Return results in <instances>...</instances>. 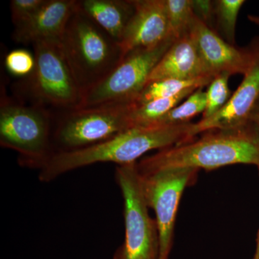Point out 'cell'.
Masks as SVG:
<instances>
[{"label": "cell", "mask_w": 259, "mask_h": 259, "mask_svg": "<svg viewBox=\"0 0 259 259\" xmlns=\"http://www.w3.org/2000/svg\"><path fill=\"white\" fill-rule=\"evenodd\" d=\"M194 124L137 127L126 130L106 141L90 147L57 153L39 170V180H55L68 172L98 163H115L117 166L134 163L143 155L155 149H165L190 142Z\"/></svg>", "instance_id": "cell-1"}, {"label": "cell", "mask_w": 259, "mask_h": 259, "mask_svg": "<svg viewBox=\"0 0 259 259\" xmlns=\"http://www.w3.org/2000/svg\"><path fill=\"white\" fill-rule=\"evenodd\" d=\"M239 163L259 168V130L251 121L242 127L206 131L199 139L160 150L137 166L141 171L169 167L213 170Z\"/></svg>", "instance_id": "cell-2"}, {"label": "cell", "mask_w": 259, "mask_h": 259, "mask_svg": "<svg viewBox=\"0 0 259 259\" xmlns=\"http://www.w3.org/2000/svg\"><path fill=\"white\" fill-rule=\"evenodd\" d=\"M60 45L83 95L105 79L123 59L119 42L79 10L77 4Z\"/></svg>", "instance_id": "cell-3"}, {"label": "cell", "mask_w": 259, "mask_h": 259, "mask_svg": "<svg viewBox=\"0 0 259 259\" xmlns=\"http://www.w3.org/2000/svg\"><path fill=\"white\" fill-rule=\"evenodd\" d=\"M135 103L110 102L69 110L54 124L53 156L101 144L131 128Z\"/></svg>", "instance_id": "cell-4"}, {"label": "cell", "mask_w": 259, "mask_h": 259, "mask_svg": "<svg viewBox=\"0 0 259 259\" xmlns=\"http://www.w3.org/2000/svg\"><path fill=\"white\" fill-rule=\"evenodd\" d=\"M54 123L41 105H25L2 99L0 145L18 153L20 166L40 170L53 156Z\"/></svg>", "instance_id": "cell-5"}, {"label": "cell", "mask_w": 259, "mask_h": 259, "mask_svg": "<svg viewBox=\"0 0 259 259\" xmlns=\"http://www.w3.org/2000/svg\"><path fill=\"white\" fill-rule=\"evenodd\" d=\"M115 180L123 199L125 238L112 259H160L157 222L150 215L137 162L116 167Z\"/></svg>", "instance_id": "cell-6"}, {"label": "cell", "mask_w": 259, "mask_h": 259, "mask_svg": "<svg viewBox=\"0 0 259 259\" xmlns=\"http://www.w3.org/2000/svg\"><path fill=\"white\" fill-rule=\"evenodd\" d=\"M35 64L28 76V93L35 105L67 110L81 107L83 94L61 49L60 40L32 44Z\"/></svg>", "instance_id": "cell-7"}, {"label": "cell", "mask_w": 259, "mask_h": 259, "mask_svg": "<svg viewBox=\"0 0 259 259\" xmlns=\"http://www.w3.org/2000/svg\"><path fill=\"white\" fill-rule=\"evenodd\" d=\"M139 170L141 188L148 207L156 214L160 239V259H169L177 210L184 191L194 183L199 169L169 167Z\"/></svg>", "instance_id": "cell-8"}, {"label": "cell", "mask_w": 259, "mask_h": 259, "mask_svg": "<svg viewBox=\"0 0 259 259\" xmlns=\"http://www.w3.org/2000/svg\"><path fill=\"white\" fill-rule=\"evenodd\" d=\"M175 41L169 38L152 49H137L126 54L105 79L83 95L79 108L136 102L155 66Z\"/></svg>", "instance_id": "cell-9"}, {"label": "cell", "mask_w": 259, "mask_h": 259, "mask_svg": "<svg viewBox=\"0 0 259 259\" xmlns=\"http://www.w3.org/2000/svg\"><path fill=\"white\" fill-rule=\"evenodd\" d=\"M247 47L250 64L241 83L221 111L194 124V138L211 130L235 128L250 122V114L259 100V36L253 37Z\"/></svg>", "instance_id": "cell-10"}, {"label": "cell", "mask_w": 259, "mask_h": 259, "mask_svg": "<svg viewBox=\"0 0 259 259\" xmlns=\"http://www.w3.org/2000/svg\"><path fill=\"white\" fill-rule=\"evenodd\" d=\"M190 35L207 76L214 78L221 73L243 75L246 72L250 59L248 47L230 44L196 17Z\"/></svg>", "instance_id": "cell-11"}, {"label": "cell", "mask_w": 259, "mask_h": 259, "mask_svg": "<svg viewBox=\"0 0 259 259\" xmlns=\"http://www.w3.org/2000/svg\"><path fill=\"white\" fill-rule=\"evenodd\" d=\"M133 2L134 15L119 42L123 57L131 51L152 49L172 38L169 34L165 0Z\"/></svg>", "instance_id": "cell-12"}, {"label": "cell", "mask_w": 259, "mask_h": 259, "mask_svg": "<svg viewBox=\"0 0 259 259\" xmlns=\"http://www.w3.org/2000/svg\"><path fill=\"white\" fill-rule=\"evenodd\" d=\"M76 5V0H47L32 18L15 27L13 39L32 45L39 40H60Z\"/></svg>", "instance_id": "cell-13"}, {"label": "cell", "mask_w": 259, "mask_h": 259, "mask_svg": "<svg viewBox=\"0 0 259 259\" xmlns=\"http://www.w3.org/2000/svg\"><path fill=\"white\" fill-rule=\"evenodd\" d=\"M206 76H209L206 74L198 51L189 33L173 42L155 66L147 83L161 79L190 80Z\"/></svg>", "instance_id": "cell-14"}, {"label": "cell", "mask_w": 259, "mask_h": 259, "mask_svg": "<svg viewBox=\"0 0 259 259\" xmlns=\"http://www.w3.org/2000/svg\"><path fill=\"white\" fill-rule=\"evenodd\" d=\"M76 4L79 10L118 42L135 10L133 0H81Z\"/></svg>", "instance_id": "cell-15"}, {"label": "cell", "mask_w": 259, "mask_h": 259, "mask_svg": "<svg viewBox=\"0 0 259 259\" xmlns=\"http://www.w3.org/2000/svg\"><path fill=\"white\" fill-rule=\"evenodd\" d=\"M214 79L209 76L199 79L182 80L167 79L147 83L136 100L138 105L159 99L170 98L180 95L188 89L204 88Z\"/></svg>", "instance_id": "cell-16"}, {"label": "cell", "mask_w": 259, "mask_h": 259, "mask_svg": "<svg viewBox=\"0 0 259 259\" xmlns=\"http://www.w3.org/2000/svg\"><path fill=\"white\" fill-rule=\"evenodd\" d=\"M197 90L194 88L188 89L180 95L170 98L159 99L141 105L135 103L131 114L133 127L137 126L149 127L152 125Z\"/></svg>", "instance_id": "cell-17"}, {"label": "cell", "mask_w": 259, "mask_h": 259, "mask_svg": "<svg viewBox=\"0 0 259 259\" xmlns=\"http://www.w3.org/2000/svg\"><path fill=\"white\" fill-rule=\"evenodd\" d=\"M197 89L185 101L171 109L161 119L149 127L182 125L188 123L194 117L203 114L206 107V92Z\"/></svg>", "instance_id": "cell-18"}, {"label": "cell", "mask_w": 259, "mask_h": 259, "mask_svg": "<svg viewBox=\"0 0 259 259\" xmlns=\"http://www.w3.org/2000/svg\"><path fill=\"white\" fill-rule=\"evenodd\" d=\"M214 3L215 31L226 41L236 45V28L238 14L244 0H217Z\"/></svg>", "instance_id": "cell-19"}, {"label": "cell", "mask_w": 259, "mask_h": 259, "mask_svg": "<svg viewBox=\"0 0 259 259\" xmlns=\"http://www.w3.org/2000/svg\"><path fill=\"white\" fill-rule=\"evenodd\" d=\"M170 36L175 40L190 33L195 15L192 0H165Z\"/></svg>", "instance_id": "cell-20"}, {"label": "cell", "mask_w": 259, "mask_h": 259, "mask_svg": "<svg viewBox=\"0 0 259 259\" xmlns=\"http://www.w3.org/2000/svg\"><path fill=\"white\" fill-rule=\"evenodd\" d=\"M229 73L214 76L206 90V107L201 120H206L218 113L226 106L232 96L229 89Z\"/></svg>", "instance_id": "cell-21"}, {"label": "cell", "mask_w": 259, "mask_h": 259, "mask_svg": "<svg viewBox=\"0 0 259 259\" xmlns=\"http://www.w3.org/2000/svg\"><path fill=\"white\" fill-rule=\"evenodd\" d=\"M5 63L10 74L18 77H28L35 68V61L34 55L28 51L17 49L6 56Z\"/></svg>", "instance_id": "cell-22"}, {"label": "cell", "mask_w": 259, "mask_h": 259, "mask_svg": "<svg viewBox=\"0 0 259 259\" xmlns=\"http://www.w3.org/2000/svg\"><path fill=\"white\" fill-rule=\"evenodd\" d=\"M47 0H12L10 1L12 20L15 27L22 25L32 18L45 4Z\"/></svg>", "instance_id": "cell-23"}, {"label": "cell", "mask_w": 259, "mask_h": 259, "mask_svg": "<svg viewBox=\"0 0 259 259\" xmlns=\"http://www.w3.org/2000/svg\"><path fill=\"white\" fill-rule=\"evenodd\" d=\"M192 5L196 18L215 31L214 1L192 0Z\"/></svg>", "instance_id": "cell-24"}, {"label": "cell", "mask_w": 259, "mask_h": 259, "mask_svg": "<svg viewBox=\"0 0 259 259\" xmlns=\"http://www.w3.org/2000/svg\"><path fill=\"white\" fill-rule=\"evenodd\" d=\"M250 120L253 122L259 130V100L253 110H252L250 116Z\"/></svg>", "instance_id": "cell-25"}, {"label": "cell", "mask_w": 259, "mask_h": 259, "mask_svg": "<svg viewBox=\"0 0 259 259\" xmlns=\"http://www.w3.org/2000/svg\"><path fill=\"white\" fill-rule=\"evenodd\" d=\"M258 169L259 173V168ZM253 259H259V230L257 233L256 240H255V248Z\"/></svg>", "instance_id": "cell-26"}, {"label": "cell", "mask_w": 259, "mask_h": 259, "mask_svg": "<svg viewBox=\"0 0 259 259\" xmlns=\"http://www.w3.org/2000/svg\"><path fill=\"white\" fill-rule=\"evenodd\" d=\"M248 19L250 23L254 24L259 28V15H248Z\"/></svg>", "instance_id": "cell-27"}]
</instances>
